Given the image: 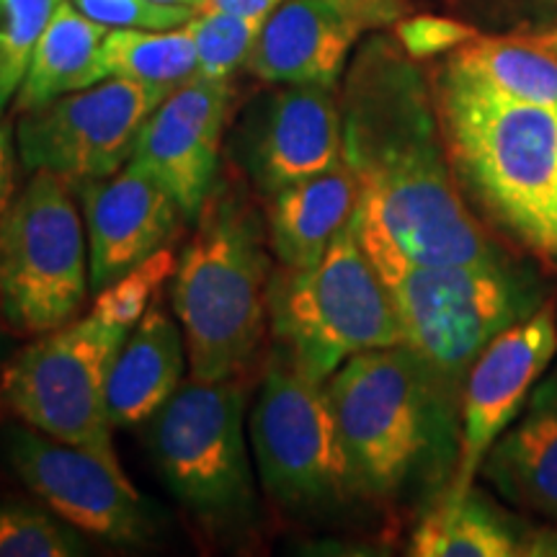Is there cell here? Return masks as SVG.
Wrapping results in <instances>:
<instances>
[{"mask_svg": "<svg viewBox=\"0 0 557 557\" xmlns=\"http://www.w3.org/2000/svg\"><path fill=\"white\" fill-rule=\"evenodd\" d=\"M406 50L374 37L346 75L344 160L359 201L408 259L491 263L506 259L465 205L426 81Z\"/></svg>", "mask_w": 557, "mask_h": 557, "instance_id": "obj_1", "label": "cell"}, {"mask_svg": "<svg viewBox=\"0 0 557 557\" xmlns=\"http://www.w3.org/2000/svg\"><path fill=\"white\" fill-rule=\"evenodd\" d=\"M351 493L377 504L426 496L455 478L459 400L408 346L361 351L325 382Z\"/></svg>", "mask_w": 557, "mask_h": 557, "instance_id": "obj_2", "label": "cell"}, {"mask_svg": "<svg viewBox=\"0 0 557 557\" xmlns=\"http://www.w3.org/2000/svg\"><path fill=\"white\" fill-rule=\"evenodd\" d=\"M436 103L459 189L508 238L553 256L557 109L508 99L451 60Z\"/></svg>", "mask_w": 557, "mask_h": 557, "instance_id": "obj_3", "label": "cell"}, {"mask_svg": "<svg viewBox=\"0 0 557 557\" xmlns=\"http://www.w3.org/2000/svg\"><path fill=\"white\" fill-rule=\"evenodd\" d=\"M351 225L393 299L403 346L459 395L485 346L545 305L537 274L517 267L511 259L491 263L413 261L395 246L361 201L354 209Z\"/></svg>", "mask_w": 557, "mask_h": 557, "instance_id": "obj_4", "label": "cell"}, {"mask_svg": "<svg viewBox=\"0 0 557 557\" xmlns=\"http://www.w3.org/2000/svg\"><path fill=\"white\" fill-rule=\"evenodd\" d=\"M199 230L178 259L173 310L191 377L230 380L259 351L269 315V256L250 201L214 181Z\"/></svg>", "mask_w": 557, "mask_h": 557, "instance_id": "obj_5", "label": "cell"}, {"mask_svg": "<svg viewBox=\"0 0 557 557\" xmlns=\"http://www.w3.org/2000/svg\"><path fill=\"white\" fill-rule=\"evenodd\" d=\"M269 320L276 351L318 382L361 351L403 344L393 299L351 222L318 263L271 274Z\"/></svg>", "mask_w": 557, "mask_h": 557, "instance_id": "obj_6", "label": "cell"}, {"mask_svg": "<svg viewBox=\"0 0 557 557\" xmlns=\"http://www.w3.org/2000/svg\"><path fill=\"white\" fill-rule=\"evenodd\" d=\"M90 287L73 184L34 171L0 220V312L21 336H45L78 315Z\"/></svg>", "mask_w": 557, "mask_h": 557, "instance_id": "obj_7", "label": "cell"}, {"mask_svg": "<svg viewBox=\"0 0 557 557\" xmlns=\"http://www.w3.org/2000/svg\"><path fill=\"white\" fill-rule=\"evenodd\" d=\"M127 331L99 318L70 320L45 333L5 367L3 403L26 426L90 451L124 472L111 438L109 374Z\"/></svg>", "mask_w": 557, "mask_h": 557, "instance_id": "obj_8", "label": "cell"}, {"mask_svg": "<svg viewBox=\"0 0 557 557\" xmlns=\"http://www.w3.org/2000/svg\"><path fill=\"white\" fill-rule=\"evenodd\" d=\"M150 449L173 496L199 517L240 519L253 506L235 377L181 385L150 418Z\"/></svg>", "mask_w": 557, "mask_h": 557, "instance_id": "obj_9", "label": "cell"}, {"mask_svg": "<svg viewBox=\"0 0 557 557\" xmlns=\"http://www.w3.org/2000/svg\"><path fill=\"white\" fill-rule=\"evenodd\" d=\"M250 442L261 483L278 506H323L351 493L329 387L282 351L263 374L250 416Z\"/></svg>", "mask_w": 557, "mask_h": 557, "instance_id": "obj_10", "label": "cell"}, {"mask_svg": "<svg viewBox=\"0 0 557 557\" xmlns=\"http://www.w3.org/2000/svg\"><path fill=\"white\" fill-rule=\"evenodd\" d=\"M165 96L137 81L103 78L24 111L16 127L21 163L70 184L111 176L135 156L139 129Z\"/></svg>", "mask_w": 557, "mask_h": 557, "instance_id": "obj_11", "label": "cell"}, {"mask_svg": "<svg viewBox=\"0 0 557 557\" xmlns=\"http://www.w3.org/2000/svg\"><path fill=\"white\" fill-rule=\"evenodd\" d=\"M0 447L21 483L78 532L122 545H137L152 534L129 478L90 451L18 423L3 431Z\"/></svg>", "mask_w": 557, "mask_h": 557, "instance_id": "obj_12", "label": "cell"}, {"mask_svg": "<svg viewBox=\"0 0 557 557\" xmlns=\"http://www.w3.org/2000/svg\"><path fill=\"white\" fill-rule=\"evenodd\" d=\"M555 354L557 320L553 302H545L534 315L506 329L485 346L462 385L459 459L444 498H462L472 491L485 455L521 413Z\"/></svg>", "mask_w": 557, "mask_h": 557, "instance_id": "obj_13", "label": "cell"}, {"mask_svg": "<svg viewBox=\"0 0 557 557\" xmlns=\"http://www.w3.org/2000/svg\"><path fill=\"white\" fill-rule=\"evenodd\" d=\"M403 11V0H282L263 21L246 67L282 86H336L361 34L393 24Z\"/></svg>", "mask_w": 557, "mask_h": 557, "instance_id": "obj_14", "label": "cell"}, {"mask_svg": "<svg viewBox=\"0 0 557 557\" xmlns=\"http://www.w3.org/2000/svg\"><path fill=\"white\" fill-rule=\"evenodd\" d=\"M240 163L261 197L318 176L344 160V116L333 86L274 90L248 114Z\"/></svg>", "mask_w": 557, "mask_h": 557, "instance_id": "obj_15", "label": "cell"}, {"mask_svg": "<svg viewBox=\"0 0 557 557\" xmlns=\"http://www.w3.org/2000/svg\"><path fill=\"white\" fill-rule=\"evenodd\" d=\"M230 109L227 81L191 78L171 90L139 129L135 156L169 189L181 214L197 220L214 186Z\"/></svg>", "mask_w": 557, "mask_h": 557, "instance_id": "obj_16", "label": "cell"}, {"mask_svg": "<svg viewBox=\"0 0 557 557\" xmlns=\"http://www.w3.org/2000/svg\"><path fill=\"white\" fill-rule=\"evenodd\" d=\"M81 201L94 292L169 246L181 214L169 189L137 160L111 176L81 181Z\"/></svg>", "mask_w": 557, "mask_h": 557, "instance_id": "obj_17", "label": "cell"}, {"mask_svg": "<svg viewBox=\"0 0 557 557\" xmlns=\"http://www.w3.org/2000/svg\"><path fill=\"white\" fill-rule=\"evenodd\" d=\"M480 475L511 506L557 524V364L487 451Z\"/></svg>", "mask_w": 557, "mask_h": 557, "instance_id": "obj_18", "label": "cell"}, {"mask_svg": "<svg viewBox=\"0 0 557 557\" xmlns=\"http://www.w3.org/2000/svg\"><path fill=\"white\" fill-rule=\"evenodd\" d=\"M267 201L269 246L276 261L287 269H308L351 222L359 184L346 160H341L318 176L284 186Z\"/></svg>", "mask_w": 557, "mask_h": 557, "instance_id": "obj_19", "label": "cell"}, {"mask_svg": "<svg viewBox=\"0 0 557 557\" xmlns=\"http://www.w3.org/2000/svg\"><path fill=\"white\" fill-rule=\"evenodd\" d=\"M184 331L165 308L152 305L116 354L109 374V413L116 429L148 423L184 377Z\"/></svg>", "mask_w": 557, "mask_h": 557, "instance_id": "obj_20", "label": "cell"}, {"mask_svg": "<svg viewBox=\"0 0 557 557\" xmlns=\"http://www.w3.org/2000/svg\"><path fill=\"white\" fill-rule=\"evenodd\" d=\"M107 34V26L96 24L70 0H62L34 47L13 109L24 114V111L45 107L60 96L90 88L107 78L101 60Z\"/></svg>", "mask_w": 557, "mask_h": 557, "instance_id": "obj_21", "label": "cell"}, {"mask_svg": "<svg viewBox=\"0 0 557 557\" xmlns=\"http://www.w3.org/2000/svg\"><path fill=\"white\" fill-rule=\"evenodd\" d=\"M521 532L475 487L462 498H436L418 521L408 553L413 557H511L521 555Z\"/></svg>", "mask_w": 557, "mask_h": 557, "instance_id": "obj_22", "label": "cell"}, {"mask_svg": "<svg viewBox=\"0 0 557 557\" xmlns=\"http://www.w3.org/2000/svg\"><path fill=\"white\" fill-rule=\"evenodd\" d=\"M451 62L508 99L557 109V54L545 39H470Z\"/></svg>", "mask_w": 557, "mask_h": 557, "instance_id": "obj_23", "label": "cell"}, {"mask_svg": "<svg viewBox=\"0 0 557 557\" xmlns=\"http://www.w3.org/2000/svg\"><path fill=\"white\" fill-rule=\"evenodd\" d=\"M101 60L107 78L137 81L165 94L197 78V47L189 24L169 32L109 29Z\"/></svg>", "mask_w": 557, "mask_h": 557, "instance_id": "obj_24", "label": "cell"}, {"mask_svg": "<svg viewBox=\"0 0 557 557\" xmlns=\"http://www.w3.org/2000/svg\"><path fill=\"white\" fill-rule=\"evenodd\" d=\"M176 253H173L171 246H163L145 261H139L137 267H132L116 282H111L109 287L99 289L90 315L99 318L101 323L111 325V329H135L139 318L148 312L150 299L158 295L165 278L176 276Z\"/></svg>", "mask_w": 557, "mask_h": 557, "instance_id": "obj_25", "label": "cell"}, {"mask_svg": "<svg viewBox=\"0 0 557 557\" xmlns=\"http://www.w3.org/2000/svg\"><path fill=\"white\" fill-rule=\"evenodd\" d=\"M62 0H0V111L16 94L34 47Z\"/></svg>", "mask_w": 557, "mask_h": 557, "instance_id": "obj_26", "label": "cell"}, {"mask_svg": "<svg viewBox=\"0 0 557 557\" xmlns=\"http://www.w3.org/2000/svg\"><path fill=\"white\" fill-rule=\"evenodd\" d=\"M259 21L233 16L222 11H197L189 29L197 47V75L212 81H227L240 65H246L261 32Z\"/></svg>", "mask_w": 557, "mask_h": 557, "instance_id": "obj_27", "label": "cell"}, {"mask_svg": "<svg viewBox=\"0 0 557 557\" xmlns=\"http://www.w3.org/2000/svg\"><path fill=\"white\" fill-rule=\"evenodd\" d=\"M75 532L41 508L0 504V557H70L81 555Z\"/></svg>", "mask_w": 557, "mask_h": 557, "instance_id": "obj_28", "label": "cell"}, {"mask_svg": "<svg viewBox=\"0 0 557 557\" xmlns=\"http://www.w3.org/2000/svg\"><path fill=\"white\" fill-rule=\"evenodd\" d=\"M81 13L107 29L169 32L186 26L197 9L158 3V0H70Z\"/></svg>", "mask_w": 557, "mask_h": 557, "instance_id": "obj_29", "label": "cell"}, {"mask_svg": "<svg viewBox=\"0 0 557 557\" xmlns=\"http://www.w3.org/2000/svg\"><path fill=\"white\" fill-rule=\"evenodd\" d=\"M398 41L413 60L434 58L438 52L459 50L462 45H468L470 39H475V32L470 26L459 24L451 18H436V16H416L400 21Z\"/></svg>", "mask_w": 557, "mask_h": 557, "instance_id": "obj_30", "label": "cell"}, {"mask_svg": "<svg viewBox=\"0 0 557 557\" xmlns=\"http://www.w3.org/2000/svg\"><path fill=\"white\" fill-rule=\"evenodd\" d=\"M278 3H282V0H205L197 11H222L263 24Z\"/></svg>", "mask_w": 557, "mask_h": 557, "instance_id": "obj_31", "label": "cell"}, {"mask_svg": "<svg viewBox=\"0 0 557 557\" xmlns=\"http://www.w3.org/2000/svg\"><path fill=\"white\" fill-rule=\"evenodd\" d=\"M13 191V148L9 129L0 124V220H3L5 209L11 207Z\"/></svg>", "mask_w": 557, "mask_h": 557, "instance_id": "obj_32", "label": "cell"}, {"mask_svg": "<svg viewBox=\"0 0 557 557\" xmlns=\"http://www.w3.org/2000/svg\"><path fill=\"white\" fill-rule=\"evenodd\" d=\"M158 3H171V5H189V9H199L205 0H158Z\"/></svg>", "mask_w": 557, "mask_h": 557, "instance_id": "obj_33", "label": "cell"}, {"mask_svg": "<svg viewBox=\"0 0 557 557\" xmlns=\"http://www.w3.org/2000/svg\"><path fill=\"white\" fill-rule=\"evenodd\" d=\"M553 259H557V194H555V246H553Z\"/></svg>", "mask_w": 557, "mask_h": 557, "instance_id": "obj_34", "label": "cell"}, {"mask_svg": "<svg viewBox=\"0 0 557 557\" xmlns=\"http://www.w3.org/2000/svg\"><path fill=\"white\" fill-rule=\"evenodd\" d=\"M545 41H547V47H549V50H553V52L557 54V37H547Z\"/></svg>", "mask_w": 557, "mask_h": 557, "instance_id": "obj_35", "label": "cell"}]
</instances>
